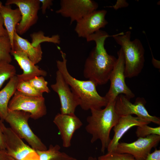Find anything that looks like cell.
Here are the masks:
<instances>
[{"mask_svg":"<svg viewBox=\"0 0 160 160\" xmlns=\"http://www.w3.org/2000/svg\"><path fill=\"white\" fill-rule=\"evenodd\" d=\"M31 118L29 113L22 111H11L8 110L4 120L10 128L21 138L25 140L35 151H45L46 146L32 131L28 121Z\"/></svg>","mask_w":160,"mask_h":160,"instance_id":"5","label":"cell"},{"mask_svg":"<svg viewBox=\"0 0 160 160\" xmlns=\"http://www.w3.org/2000/svg\"><path fill=\"white\" fill-rule=\"evenodd\" d=\"M98 7V4L92 0H61L60 7L56 13L69 18L71 24L96 10Z\"/></svg>","mask_w":160,"mask_h":160,"instance_id":"11","label":"cell"},{"mask_svg":"<svg viewBox=\"0 0 160 160\" xmlns=\"http://www.w3.org/2000/svg\"><path fill=\"white\" fill-rule=\"evenodd\" d=\"M60 146L58 145H50L48 149L44 151H35L40 160H77L66 153L60 151Z\"/></svg>","mask_w":160,"mask_h":160,"instance_id":"21","label":"cell"},{"mask_svg":"<svg viewBox=\"0 0 160 160\" xmlns=\"http://www.w3.org/2000/svg\"><path fill=\"white\" fill-rule=\"evenodd\" d=\"M15 67L10 63L0 62V88L4 82L16 75Z\"/></svg>","mask_w":160,"mask_h":160,"instance_id":"24","label":"cell"},{"mask_svg":"<svg viewBox=\"0 0 160 160\" xmlns=\"http://www.w3.org/2000/svg\"><path fill=\"white\" fill-rule=\"evenodd\" d=\"M136 134L138 137H145L151 135H160V126L153 127L148 125L137 126Z\"/></svg>","mask_w":160,"mask_h":160,"instance_id":"27","label":"cell"},{"mask_svg":"<svg viewBox=\"0 0 160 160\" xmlns=\"http://www.w3.org/2000/svg\"><path fill=\"white\" fill-rule=\"evenodd\" d=\"M18 82L16 75L10 78L6 85L0 91V118L2 121L7 116L9 102L17 90Z\"/></svg>","mask_w":160,"mask_h":160,"instance_id":"20","label":"cell"},{"mask_svg":"<svg viewBox=\"0 0 160 160\" xmlns=\"http://www.w3.org/2000/svg\"><path fill=\"white\" fill-rule=\"evenodd\" d=\"M146 103L144 98L138 97L132 103L124 95L120 94L116 99L115 110L120 117L135 114L138 117L160 125V118L149 114L145 107Z\"/></svg>","mask_w":160,"mask_h":160,"instance_id":"8","label":"cell"},{"mask_svg":"<svg viewBox=\"0 0 160 160\" xmlns=\"http://www.w3.org/2000/svg\"><path fill=\"white\" fill-rule=\"evenodd\" d=\"M88 160H98L95 157H93L91 156H89L88 158Z\"/></svg>","mask_w":160,"mask_h":160,"instance_id":"37","label":"cell"},{"mask_svg":"<svg viewBox=\"0 0 160 160\" xmlns=\"http://www.w3.org/2000/svg\"><path fill=\"white\" fill-rule=\"evenodd\" d=\"M8 110L27 112L31 118L39 119L45 115L47 110L44 97H32L24 95L16 90L8 105Z\"/></svg>","mask_w":160,"mask_h":160,"instance_id":"7","label":"cell"},{"mask_svg":"<svg viewBox=\"0 0 160 160\" xmlns=\"http://www.w3.org/2000/svg\"><path fill=\"white\" fill-rule=\"evenodd\" d=\"M116 100L108 102L103 109H91V115L87 119L88 124L85 129L92 135L91 142L93 143L100 140L101 150L103 153L111 140V131L120 117L115 110Z\"/></svg>","mask_w":160,"mask_h":160,"instance_id":"3","label":"cell"},{"mask_svg":"<svg viewBox=\"0 0 160 160\" xmlns=\"http://www.w3.org/2000/svg\"><path fill=\"white\" fill-rule=\"evenodd\" d=\"M30 36L32 39L31 44L35 47L41 44V43L44 42L57 44H60V37L59 35H54L51 37L46 36L42 31L34 32L30 35Z\"/></svg>","mask_w":160,"mask_h":160,"instance_id":"23","label":"cell"},{"mask_svg":"<svg viewBox=\"0 0 160 160\" xmlns=\"http://www.w3.org/2000/svg\"><path fill=\"white\" fill-rule=\"evenodd\" d=\"M62 60L56 61L58 70L71 87L72 91L79 99V106L84 110L100 109L105 107L108 101L105 96H102L97 92V86L93 81L88 80H81L73 77L69 73L67 66L66 54L60 50Z\"/></svg>","mask_w":160,"mask_h":160,"instance_id":"2","label":"cell"},{"mask_svg":"<svg viewBox=\"0 0 160 160\" xmlns=\"http://www.w3.org/2000/svg\"><path fill=\"white\" fill-rule=\"evenodd\" d=\"M128 4L125 0H117L116 4L112 7L115 9L119 8L126 7L128 6Z\"/></svg>","mask_w":160,"mask_h":160,"instance_id":"33","label":"cell"},{"mask_svg":"<svg viewBox=\"0 0 160 160\" xmlns=\"http://www.w3.org/2000/svg\"><path fill=\"white\" fill-rule=\"evenodd\" d=\"M160 141V135H151L145 137H139L130 143H119L114 151L132 156L136 160H144Z\"/></svg>","mask_w":160,"mask_h":160,"instance_id":"10","label":"cell"},{"mask_svg":"<svg viewBox=\"0 0 160 160\" xmlns=\"http://www.w3.org/2000/svg\"><path fill=\"white\" fill-rule=\"evenodd\" d=\"M0 13L3 18L4 25L10 40L12 49L16 28L21 20V12L18 8L13 9L10 5L2 4L0 6Z\"/></svg>","mask_w":160,"mask_h":160,"instance_id":"19","label":"cell"},{"mask_svg":"<svg viewBox=\"0 0 160 160\" xmlns=\"http://www.w3.org/2000/svg\"><path fill=\"white\" fill-rule=\"evenodd\" d=\"M105 10H95L76 22L74 29L79 37L86 39L90 35L104 28L108 24L105 19Z\"/></svg>","mask_w":160,"mask_h":160,"instance_id":"13","label":"cell"},{"mask_svg":"<svg viewBox=\"0 0 160 160\" xmlns=\"http://www.w3.org/2000/svg\"><path fill=\"white\" fill-rule=\"evenodd\" d=\"M2 121L0 118V150H6L4 135L1 126Z\"/></svg>","mask_w":160,"mask_h":160,"instance_id":"31","label":"cell"},{"mask_svg":"<svg viewBox=\"0 0 160 160\" xmlns=\"http://www.w3.org/2000/svg\"><path fill=\"white\" fill-rule=\"evenodd\" d=\"M28 81L37 90L42 93H49L50 92L47 86L48 82L44 76H36Z\"/></svg>","mask_w":160,"mask_h":160,"instance_id":"26","label":"cell"},{"mask_svg":"<svg viewBox=\"0 0 160 160\" xmlns=\"http://www.w3.org/2000/svg\"><path fill=\"white\" fill-rule=\"evenodd\" d=\"M23 160H40L36 151L28 154Z\"/></svg>","mask_w":160,"mask_h":160,"instance_id":"34","label":"cell"},{"mask_svg":"<svg viewBox=\"0 0 160 160\" xmlns=\"http://www.w3.org/2000/svg\"><path fill=\"white\" fill-rule=\"evenodd\" d=\"M40 3L39 0H7L6 1L5 5H15L21 12V20L15 30L18 35L24 34L37 23Z\"/></svg>","mask_w":160,"mask_h":160,"instance_id":"9","label":"cell"},{"mask_svg":"<svg viewBox=\"0 0 160 160\" xmlns=\"http://www.w3.org/2000/svg\"><path fill=\"white\" fill-rule=\"evenodd\" d=\"M117 55L116 64L109 77L110 87L105 96L108 102L116 100L120 94L124 95L129 100L135 96L125 81L124 59L121 48L118 51Z\"/></svg>","mask_w":160,"mask_h":160,"instance_id":"6","label":"cell"},{"mask_svg":"<svg viewBox=\"0 0 160 160\" xmlns=\"http://www.w3.org/2000/svg\"><path fill=\"white\" fill-rule=\"evenodd\" d=\"M98 160H136L132 155L126 153H120L115 152L108 153L100 156Z\"/></svg>","mask_w":160,"mask_h":160,"instance_id":"28","label":"cell"},{"mask_svg":"<svg viewBox=\"0 0 160 160\" xmlns=\"http://www.w3.org/2000/svg\"><path fill=\"white\" fill-rule=\"evenodd\" d=\"M144 160H160V150L156 149L152 153H149Z\"/></svg>","mask_w":160,"mask_h":160,"instance_id":"29","label":"cell"},{"mask_svg":"<svg viewBox=\"0 0 160 160\" xmlns=\"http://www.w3.org/2000/svg\"><path fill=\"white\" fill-rule=\"evenodd\" d=\"M53 121L60 132L63 147H70L73 134L82 125V122L75 113L63 114L60 113L55 116Z\"/></svg>","mask_w":160,"mask_h":160,"instance_id":"15","label":"cell"},{"mask_svg":"<svg viewBox=\"0 0 160 160\" xmlns=\"http://www.w3.org/2000/svg\"><path fill=\"white\" fill-rule=\"evenodd\" d=\"M51 87L59 97L60 113H75L76 108L80 105L79 99L72 91L61 73L58 70L56 72V82L51 84Z\"/></svg>","mask_w":160,"mask_h":160,"instance_id":"12","label":"cell"},{"mask_svg":"<svg viewBox=\"0 0 160 160\" xmlns=\"http://www.w3.org/2000/svg\"><path fill=\"white\" fill-rule=\"evenodd\" d=\"M42 5L41 7V12L43 14H45L47 9L50 8L52 4L53 0H39Z\"/></svg>","mask_w":160,"mask_h":160,"instance_id":"30","label":"cell"},{"mask_svg":"<svg viewBox=\"0 0 160 160\" xmlns=\"http://www.w3.org/2000/svg\"><path fill=\"white\" fill-rule=\"evenodd\" d=\"M11 54L23 70L22 73L16 75L18 81H28L36 76L47 75L46 71L39 69L23 52L12 50Z\"/></svg>","mask_w":160,"mask_h":160,"instance_id":"17","label":"cell"},{"mask_svg":"<svg viewBox=\"0 0 160 160\" xmlns=\"http://www.w3.org/2000/svg\"><path fill=\"white\" fill-rule=\"evenodd\" d=\"M12 47L8 36H0V62L10 63L12 61Z\"/></svg>","mask_w":160,"mask_h":160,"instance_id":"22","label":"cell"},{"mask_svg":"<svg viewBox=\"0 0 160 160\" xmlns=\"http://www.w3.org/2000/svg\"><path fill=\"white\" fill-rule=\"evenodd\" d=\"M13 159L8 155L6 150H0V160H13Z\"/></svg>","mask_w":160,"mask_h":160,"instance_id":"35","label":"cell"},{"mask_svg":"<svg viewBox=\"0 0 160 160\" xmlns=\"http://www.w3.org/2000/svg\"><path fill=\"white\" fill-rule=\"evenodd\" d=\"M17 90L24 95L29 96L32 97L43 96V93L37 90L28 81H18Z\"/></svg>","mask_w":160,"mask_h":160,"instance_id":"25","label":"cell"},{"mask_svg":"<svg viewBox=\"0 0 160 160\" xmlns=\"http://www.w3.org/2000/svg\"><path fill=\"white\" fill-rule=\"evenodd\" d=\"M152 54V63L153 65L156 67V68H160V61L157 60L154 58H153V55Z\"/></svg>","mask_w":160,"mask_h":160,"instance_id":"36","label":"cell"},{"mask_svg":"<svg viewBox=\"0 0 160 160\" xmlns=\"http://www.w3.org/2000/svg\"><path fill=\"white\" fill-rule=\"evenodd\" d=\"M111 36L122 49L124 59L125 78L137 76L142 71L145 61V49L141 41L138 39L131 40L130 31Z\"/></svg>","mask_w":160,"mask_h":160,"instance_id":"4","label":"cell"},{"mask_svg":"<svg viewBox=\"0 0 160 160\" xmlns=\"http://www.w3.org/2000/svg\"><path fill=\"white\" fill-rule=\"evenodd\" d=\"M13 160H15V159H13Z\"/></svg>","mask_w":160,"mask_h":160,"instance_id":"38","label":"cell"},{"mask_svg":"<svg viewBox=\"0 0 160 160\" xmlns=\"http://www.w3.org/2000/svg\"><path fill=\"white\" fill-rule=\"evenodd\" d=\"M12 50L23 52L35 65L39 62L42 58L43 52L41 44L36 47H33L28 40L20 36L16 31Z\"/></svg>","mask_w":160,"mask_h":160,"instance_id":"18","label":"cell"},{"mask_svg":"<svg viewBox=\"0 0 160 160\" xmlns=\"http://www.w3.org/2000/svg\"><path fill=\"white\" fill-rule=\"evenodd\" d=\"M151 122L137 116L127 115L120 116L113 127L114 135L107 148L108 153L114 151L124 134L134 126H141Z\"/></svg>","mask_w":160,"mask_h":160,"instance_id":"16","label":"cell"},{"mask_svg":"<svg viewBox=\"0 0 160 160\" xmlns=\"http://www.w3.org/2000/svg\"><path fill=\"white\" fill-rule=\"evenodd\" d=\"M4 20L0 13V36H8L7 30L4 27Z\"/></svg>","mask_w":160,"mask_h":160,"instance_id":"32","label":"cell"},{"mask_svg":"<svg viewBox=\"0 0 160 160\" xmlns=\"http://www.w3.org/2000/svg\"><path fill=\"white\" fill-rule=\"evenodd\" d=\"M110 36L106 32L99 30L86 39L87 42L94 41L96 46L85 60L83 75L97 86L105 84L109 81L116 61L117 58L108 54L105 48V40Z\"/></svg>","mask_w":160,"mask_h":160,"instance_id":"1","label":"cell"},{"mask_svg":"<svg viewBox=\"0 0 160 160\" xmlns=\"http://www.w3.org/2000/svg\"><path fill=\"white\" fill-rule=\"evenodd\" d=\"M6 150L8 155L15 160H23L28 154L35 151L26 145L10 128L1 122Z\"/></svg>","mask_w":160,"mask_h":160,"instance_id":"14","label":"cell"}]
</instances>
